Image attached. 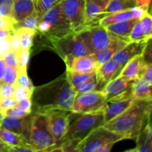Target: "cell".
Returning <instances> with one entry per match:
<instances>
[{
  "mask_svg": "<svg viewBox=\"0 0 152 152\" xmlns=\"http://www.w3.org/2000/svg\"><path fill=\"white\" fill-rule=\"evenodd\" d=\"M131 10H132V13H133L134 17L137 19H140L145 12L148 11V10H145V9L142 8L141 7H138V6H134V7H131Z\"/></svg>",
  "mask_w": 152,
  "mask_h": 152,
  "instance_id": "obj_49",
  "label": "cell"
},
{
  "mask_svg": "<svg viewBox=\"0 0 152 152\" xmlns=\"http://www.w3.org/2000/svg\"><path fill=\"white\" fill-rule=\"evenodd\" d=\"M137 20L139 19H132L129 20L123 21V22H117V23L108 25L105 28L111 35L121 39L130 42L129 39V35Z\"/></svg>",
  "mask_w": 152,
  "mask_h": 152,
  "instance_id": "obj_22",
  "label": "cell"
},
{
  "mask_svg": "<svg viewBox=\"0 0 152 152\" xmlns=\"http://www.w3.org/2000/svg\"><path fill=\"white\" fill-rule=\"evenodd\" d=\"M41 18L38 16L37 12H34L33 14L30 15L28 17L25 18L22 20L19 21L15 23V30H17L21 28H28L33 31H35L37 33V28H38L39 23L40 22Z\"/></svg>",
  "mask_w": 152,
  "mask_h": 152,
  "instance_id": "obj_29",
  "label": "cell"
},
{
  "mask_svg": "<svg viewBox=\"0 0 152 152\" xmlns=\"http://www.w3.org/2000/svg\"><path fill=\"white\" fill-rule=\"evenodd\" d=\"M1 96H0V101H1Z\"/></svg>",
  "mask_w": 152,
  "mask_h": 152,
  "instance_id": "obj_55",
  "label": "cell"
},
{
  "mask_svg": "<svg viewBox=\"0 0 152 152\" xmlns=\"http://www.w3.org/2000/svg\"><path fill=\"white\" fill-rule=\"evenodd\" d=\"M4 114H3L2 111L0 109V125H1V122H2V120H3V118H4Z\"/></svg>",
  "mask_w": 152,
  "mask_h": 152,
  "instance_id": "obj_54",
  "label": "cell"
},
{
  "mask_svg": "<svg viewBox=\"0 0 152 152\" xmlns=\"http://www.w3.org/2000/svg\"><path fill=\"white\" fill-rule=\"evenodd\" d=\"M129 39L130 42L141 41V40H145V39L149 40L148 39H147L146 37H145V35H144L139 20L137 21L134 26L133 28H132L130 35H129Z\"/></svg>",
  "mask_w": 152,
  "mask_h": 152,
  "instance_id": "obj_36",
  "label": "cell"
},
{
  "mask_svg": "<svg viewBox=\"0 0 152 152\" xmlns=\"http://www.w3.org/2000/svg\"><path fill=\"white\" fill-rule=\"evenodd\" d=\"M121 71L122 68L120 65L112 59L99 65L96 71L97 90L99 91V88H100V91H102L104 86L111 80L117 77Z\"/></svg>",
  "mask_w": 152,
  "mask_h": 152,
  "instance_id": "obj_17",
  "label": "cell"
},
{
  "mask_svg": "<svg viewBox=\"0 0 152 152\" xmlns=\"http://www.w3.org/2000/svg\"><path fill=\"white\" fill-rule=\"evenodd\" d=\"M146 64L142 54L137 55L129 61L119 75L131 80H136L140 78L142 69ZM118 75V76H119Z\"/></svg>",
  "mask_w": 152,
  "mask_h": 152,
  "instance_id": "obj_19",
  "label": "cell"
},
{
  "mask_svg": "<svg viewBox=\"0 0 152 152\" xmlns=\"http://www.w3.org/2000/svg\"><path fill=\"white\" fill-rule=\"evenodd\" d=\"M60 5L74 32L85 28V0H62Z\"/></svg>",
  "mask_w": 152,
  "mask_h": 152,
  "instance_id": "obj_10",
  "label": "cell"
},
{
  "mask_svg": "<svg viewBox=\"0 0 152 152\" xmlns=\"http://www.w3.org/2000/svg\"><path fill=\"white\" fill-rule=\"evenodd\" d=\"M77 34L83 42L90 54H94L105 48L115 37L111 35L106 28L98 24L86 25Z\"/></svg>",
  "mask_w": 152,
  "mask_h": 152,
  "instance_id": "obj_5",
  "label": "cell"
},
{
  "mask_svg": "<svg viewBox=\"0 0 152 152\" xmlns=\"http://www.w3.org/2000/svg\"><path fill=\"white\" fill-rule=\"evenodd\" d=\"M134 98H127V99H115L107 102L106 107L103 111L104 123H106L110 120H113L124 112L128 108L131 106L132 102H134Z\"/></svg>",
  "mask_w": 152,
  "mask_h": 152,
  "instance_id": "obj_18",
  "label": "cell"
},
{
  "mask_svg": "<svg viewBox=\"0 0 152 152\" xmlns=\"http://www.w3.org/2000/svg\"><path fill=\"white\" fill-rule=\"evenodd\" d=\"M32 118V113L22 117H11L4 116L0 125V128L19 134L25 137V139L29 142Z\"/></svg>",
  "mask_w": 152,
  "mask_h": 152,
  "instance_id": "obj_13",
  "label": "cell"
},
{
  "mask_svg": "<svg viewBox=\"0 0 152 152\" xmlns=\"http://www.w3.org/2000/svg\"><path fill=\"white\" fill-rule=\"evenodd\" d=\"M9 148L10 146L4 143L0 138V152H9Z\"/></svg>",
  "mask_w": 152,
  "mask_h": 152,
  "instance_id": "obj_52",
  "label": "cell"
},
{
  "mask_svg": "<svg viewBox=\"0 0 152 152\" xmlns=\"http://www.w3.org/2000/svg\"><path fill=\"white\" fill-rule=\"evenodd\" d=\"M125 140L124 137L116 134L103 126L92 130L82 140L75 148L76 152H96L104 145L109 142H117Z\"/></svg>",
  "mask_w": 152,
  "mask_h": 152,
  "instance_id": "obj_6",
  "label": "cell"
},
{
  "mask_svg": "<svg viewBox=\"0 0 152 152\" xmlns=\"http://www.w3.org/2000/svg\"><path fill=\"white\" fill-rule=\"evenodd\" d=\"M148 41V40L145 39L141 41L129 42L113 56L112 59L123 69L124 65L130 59L137 55L142 54Z\"/></svg>",
  "mask_w": 152,
  "mask_h": 152,
  "instance_id": "obj_14",
  "label": "cell"
},
{
  "mask_svg": "<svg viewBox=\"0 0 152 152\" xmlns=\"http://www.w3.org/2000/svg\"><path fill=\"white\" fill-rule=\"evenodd\" d=\"M50 42L65 62H68L77 56L90 54L83 42L75 32L70 33Z\"/></svg>",
  "mask_w": 152,
  "mask_h": 152,
  "instance_id": "obj_8",
  "label": "cell"
},
{
  "mask_svg": "<svg viewBox=\"0 0 152 152\" xmlns=\"http://www.w3.org/2000/svg\"><path fill=\"white\" fill-rule=\"evenodd\" d=\"M71 114V111L62 109L52 110L45 114L55 144L59 142L65 135L69 123Z\"/></svg>",
  "mask_w": 152,
  "mask_h": 152,
  "instance_id": "obj_12",
  "label": "cell"
},
{
  "mask_svg": "<svg viewBox=\"0 0 152 152\" xmlns=\"http://www.w3.org/2000/svg\"><path fill=\"white\" fill-rule=\"evenodd\" d=\"M132 19H135V18L134 17L131 8H129L103 16L98 21V25H101L104 28H106L107 26L111 25V24L123 22V21L129 20Z\"/></svg>",
  "mask_w": 152,
  "mask_h": 152,
  "instance_id": "obj_25",
  "label": "cell"
},
{
  "mask_svg": "<svg viewBox=\"0 0 152 152\" xmlns=\"http://www.w3.org/2000/svg\"><path fill=\"white\" fill-rule=\"evenodd\" d=\"M106 105L107 100L103 92L93 91L76 94L71 111L75 114H103Z\"/></svg>",
  "mask_w": 152,
  "mask_h": 152,
  "instance_id": "obj_7",
  "label": "cell"
},
{
  "mask_svg": "<svg viewBox=\"0 0 152 152\" xmlns=\"http://www.w3.org/2000/svg\"><path fill=\"white\" fill-rule=\"evenodd\" d=\"M132 1H133V0H132Z\"/></svg>",
  "mask_w": 152,
  "mask_h": 152,
  "instance_id": "obj_57",
  "label": "cell"
},
{
  "mask_svg": "<svg viewBox=\"0 0 152 152\" xmlns=\"http://www.w3.org/2000/svg\"><path fill=\"white\" fill-rule=\"evenodd\" d=\"M140 78L148 83H152V65L151 62H146L142 69Z\"/></svg>",
  "mask_w": 152,
  "mask_h": 152,
  "instance_id": "obj_47",
  "label": "cell"
},
{
  "mask_svg": "<svg viewBox=\"0 0 152 152\" xmlns=\"http://www.w3.org/2000/svg\"><path fill=\"white\" fill-rule=\"evenodd\" d=\"M134 81L119 75L108 82L102 89L107 102L133 97L132 87Z\"/></svg>",
  "mask_w": 152,
  "mask_h": 152,
  "instance_id": "obj_11",
  "label": "cell"
},
{
  "mask_svg": "<svg viewBox=\"0 0 152 152\" xmlns=\"http://www.w3.org/2000/svg\"><path fill=\"white\" fill-rule=\"evenodd\" d=\"M15 83L28 89L32 92L34 89V86H33L31 80L27 74V68L17 69V76H16V83Z\"/></svg>",
  "mask_w": 152,
  "mask_h": 152,
  "instance_id": "obj_32",
  "label": "cell"
},
{
  "mask_svg": "<svg viewBox=\"0 0 152 152\" xmlns=\"http://www.w3.org/2000/svg\"><path fill=\"white\" fill-rule=\"evenodd\" d=\"M16 31L19 33L22 49H28V50H30V48L32 46L34 35L37 32L35 31L25 28H19Z\"/></svg>",
  "mask_w": 152,
  "mask_h": 152,
  "instance_id": "obj_30",
  "label": "cell"
},
{
  "mask_svg": "<svg viewBox=\"0 0 152 152\" xmlns=\"http://www.w3.org/2000/svg\"><path fill=\"white\" fill-rule=\"evenodd\" d=\"M75 96L65 74L50 83L34 88L31 96L32 112L45 114L55 109L71 111Z\"/></svg>",
  "mask_w": 152,
  "mask_h": 152,
  "instance_id": "obj_1",
  "label": "cell"
},
{
  "mask_svg": "<svg viewBox=\"0 0 152 152\" xmlns=\"http://www.w3.org/2000/svg\"><path fill=\"white\" fill-rule=\"evenodd\" d=\"M16 107L21 108V109L25 111V112L28 113V114L32 113V102H31V98H25L23 99H21L20 101L17 102Z\"/></svg>",
  "mask_w": 152,
  "mask_h": 152,
  "instance_id": "obj_46",
  "label": "cell"
},
{
  "mask_svg": "<svg viewBox=\"0 0 152 152\" xmlns=\"http://www.w3.org/2000/svg\"><path fill=\"white\" fill-rule=\"evenodd\" d=\"M114 144H115V142H109V143L105 144V145H104L103 146H102L101 148H99L96 152H108V151H110Z\"/></svg>",
  "mask_w": 152,
  "mask_h": 152,
  "instance_id": "obj_51",
  "label": "cell"
},
{
  "mask_svg": "<svg viewBox=\"0 0 152 152\" xmlns=\"http://www.w3.org/2000/svg\"><path fill=\"white\" fill-rule=\"evenodd\" d=\"M28 152V151H36L32 145H19V146L10 147L9 152Z\"/></svg>",
  "mask_w": 152,
  "mask_h": 152,
  "instance_id": "obj_48",
  "label": "cell"
},
{
  "mask_svg": "<svg viewBox=\"0 0 152 152\" xmlns=\"http://www.w3.org/2000/svg\"><path fill=\"white\" fill-rule=\"evenodd\" d=\"M79 117L69 120L67 131L59 142L53 146L59 145L61 142L71 139H77L81 141L92 130L104 126V117L102 113L98 114H78ZM52 147V146H51Z\"/></svg>",
  "mask_w": 152,
  "mask_h": 152,
  "instance_id": "obj_3",
  "label": "cell"
},
{
  "mask_svg": "<svg viewBox=\"0 0 152 152\" xmlns=\"http://www.w3.org/2000/svg\"><path fill=\"white\" fill-rule=\"evenodd\" d=\"M13 0H0V16H11Z\"/></svg>",
  "mask_w": 152,
  "mask_h": 152,
  "instance_id": "obj_42",
  "label": "cell"
},
{
  "mask_svg": "<svg viewBox=\"0 0 152 152\" xmlns=\"http://www.w3.org/2000/svg\"><path fill=\"white\" fill-rule=\"evenodd\" d=\"M16 76H17V69L9 65H6L5 72L1 83L14 84L16 83Z\"/></svg>",
  "mask_w": 152,
  "mask_h": 152,
  "instance_id": "obj_40",
  "label": "cell"
},
{
  "mask_svg": "<svg viewBox=\"0 0 152 152\" xmlns=\"http://www.w3.org/2000/svg\"><path fill=\"white\" fill-rule=\"evenodd\" d=\"M15 23L16 21L12 18V16H0V30L7 31L10 34H13L16 31Z\"/></svg>",
  "mask_w": 152,
  "mask_h": 152,
  "instance_id": "obj_35",
  "label": "cell"
},
{
  "mask_svg": "<svg viewBox=\"0 0 152 152\" xmlns=\"http://www.w3.org/2000/svg\"><path fill=\"white\" fill-rule=\"evenodd\" d=\"M36 12L35 2L33 0H13L11 16L16 22L22 20Z\"/></svg>",
  "mask_w": 152,
  "mask_h": 152,
  "instance_id": "obj_21",
  "label": "cell"
},
{
  "mask_svg": "<svg viewBox=\"0 0 152 152\" xmlns=\"http://www.w3.org/2000/svg\"><path fill=\"white\" fill-rule=\"evenodd\" d=\"M109 0H85V27L97 25Z\"/></svg>",
  "mask_w": 152,
  "mask_h": 152,
  "instance_id": "obj_15",
  "label": "cell"
},
{
  "mask_svg": "<svg viewBox=\"0 0 152 152\" xmlns=\"http://www.w3.org/2000/svg\"><path fill=\"white\" fill-rule=\"evenodd\" d=\"M0 138L4 143L10 147L19 146V145H31L22 135L1 128H0Z\"/></svg>",
  "mask_w": 152,
  "mask_h": 152,
  "instance_id": "obj_26",
  "label": "cell"
},
{
  "mask_svg": "<svg viewBox=\"0 0 152 152\" xmlns=\"http://www.w3.org/2000/svg\"><path fill=\"white\" fill-rule=\"evenodd\" d=\"M65 65L68 71L83 74L96 72L99 66L94 54L77 56L73 58L71 60L65 62Z\"/></svg>",
  "mask_w": 152,
  "mask_h": 152,
  "instance_id": "obj_16",
  "label": "cell"
},
{
  "mask_svg": "<svg viewBox=\"0 0 152 152\" xmlns=\"http://www.w3.org/2000/svg\"><path fill=\"white\" fill-rule=\"evenodd\" d=\"M6 68V64L4 63V60H3L2 57L0 56V83L2 80L3 77H4V72H5Z\"/></svg>",
  "mask_w": 152,
  "mask_h": 152,
  "instance_id": "obj_50",
  "label": "cell"
},
{
  "mask_svg": "<svg viewBox=\"0 0 152 152\" xmlns=\"http://www.w3.org/2000/svg\"><path fill=\"white\" fill-rule=\"evenodd\" d=\"M10 49L16 52H19L22 49L20 44V39H19V33L17 31H15L13 34L10 35Z\"/></svg>",
  "mask_w": 152,
  "mask_h": 152,
  "instance_id": "obj_45",
  "label": "cell"
},
{
  "mask_svg": "<svg viewBox=\"0 0 152 152\" xmlns=\"http://www.w3.org/2000/svg\"><path fill=\"white\" fill-rule=\"evenodd\" d=\"M145 128L142 129L138 136L137 137V147L134 149L128 150L127 151L134 152H151V121L148 120Z\"/></svg>",
  "mask_w": 152,
  "mask_h": 152,
  "instance_id": "obj_23",
  "label": "cell"
},
{
  "mask_svg": "<svg viewBox=\"0 0 152 152\" xmlns=\"http://www.w3.org/2000/svg\"><path fill=\"white\" fill-rule=\"evenodd\" d=\"M140 23L141 28H142V32L147 39H150L152 37V19L151 15L148 11L145 12L143 16L139 19Z\"/></svg>",
  "mask_w": 152,
  "mask_h": 152,
  "instance_id": "obj_34",
  "label": "cell"
},
{
  "mask_svg": "<svg viewBox=\"0 0 152 152\" xmlns=\"http://www.w3.org/2000/svg\"><path fill=\"white\" fill-rule=\"evenodd\" d=\"M14 91V84L0 83V96L1 98L13 96Z\"/></svg>",
  "mask_w": 152,
  "mask_h": 152,
  "instance_id": "obj_43",
  "label": "cell"
},
{
  "mask_svg": "<svg viewBox=\"0 0 152 152\" xmlns=\"http://www.w3.org/2000/svg\"><path fill=\"white\" fill-rule=\"evenodd\" d=\"M11 34H10V33L7 32V31H3V30H0V39L2 38H4V37H7V36L11 35Z\"/></svg>",
  "mask_w": 152,
  "mask_h": 152,
  "instance_id": "obj_53",
  "label": "cell"
},
{
  "mask_svg": "<svg viewBox=\"0 0 152 152\" xmlns=\"http://www.w3.org/2000/svg\"><path fill=\"white\" fill-rule=\"evenodd\" d=\"M62 0H36L35 2V10L38 16L40 18L42 17L45 13L54 7Z\"/></svg>",
  "mask_w": 152,
  "mask_h": 152,
  "instance_id": "obj_31",
  "label": "cell"
},
{
  "mask_svg": "<svg viewBox=\"0 0 152 152\" xmlns=\"http://www.w3.org/2000/svg\"><path fill=\"white\" fill-rule=\"evenodd\" d=\"M66 77L73 88L83 82L87 81L91 79L96 78V72L83 74V73H77L68 71H66Z\"/></svg>",
  "mask_w": 152,
  "mask_h": 152,
  "instance_id": "obj_28",
  "label": "cell"
},
{
  "mask_svg": "<svg viewBox=\"0 0 152 152\" xmlns=\"http://www.w3.org/2000/svg\"><path fill=\"white\" fill-rule=\"evenodd\" d=\"M16 104H17V101L13 98V96L3 97L0 101V109L4 110L15 107L16 106Z\"/></svg>",
  "mask_w": 152,
  "mask_h": 152,
  "instance_id": "obj_44",
  "label": "cell"
},
{
  "mask_svg": "<svg viewBox=\"0 0 152 152\" xmlns=\"http://www.w3.org/2000/svg\"><path fill=\"white\" fill-rule=\"evenodd\" d=\"M30 59V50L28 49H21L17 52V60H18V68H27L28 62Z\"/></svg>",
  "mask_w": 152,
  "mask_h": 152,
  "instance_id": "obj_39",
  "label": "cell"
},
{
  "mask_svg": "<svg viewBox=\"0 0 152 152\" xmlns=\"http://www.w3.org/2000/svg\"><path fill=\"white\" fill-rule=\"evenodd\" d=\"M4 116L11 117H22L29 114L28 113L25 112V111L22 110L18 107H12V108H7V109L1 110Z\"/></svg>",
  "mask_w": 152,
  "mask_h": 152,
  "instance_id": "obj_41",
  "label": "cell"
},
{
  "mask_svg": "<svg viewBox=\"0 0 152 152\" xmlns=\"http://www.w3.org/2000/svg\"><path fill=\"white\" fill-rule=\"evenodd\" d=\"M33 1H36V0H33Z\"/></svg>",
  "mask_w": 152,
  "mask_h": 152,
  "instance_id": "obj_56",
  "label": "cell"
},
{
  "mask_svg": "<svg viewBox=\"0 0 152 152\" xmlns=\"http://www.w3.org/2000/svg\"><path fill=\"white\" fill-rule=\"evenodd\" d=\"M134 6L135 5L132 0H109L102 17L116 12L129 9Z\"/></svg>",
  "mask_w": 152,
  "mask_h": 152,
  "instance_id": "obj_27",
  "label": "cell"
},
{
  "mask_svg": "<svg viewBox=\"0 0 152 152\" xmlns=\"http://www.w3.org/2000/svg\"><path fill=\"white\" fill-rule=\"evenodd\" d=\"M3 60H4V63L6 65H9L15 68L16 69L18 68V60H17V52L14 51V50H8L6 51L4 54L1 56Z\"/></svg>",
  "mask_w": 152,
  "mask_h": 152,
  "instance_id": "obj_38",
  "label": "cell"
},
{
  "mask_svg": "<svg viewBox=\"0 0 152 152\" xmlns=\"http://www.w3.org/2000/svg\"><path fill=\"white\" fill-rule=\"evenodd\" d=\"M97 90V82L96 78L91 79V80L85 81L83 83H80L77 86H76L74 88V92L76 94H80L87 93V92L93 91Z\"/></svg>",
  "mask_w": 152,
  "mask_h": 152,
  "instance_id": "obj_33",
  "label": "cell"
},
{
  "mask_svg": "<svg viewBox=\"0 0 152 152\" xmlns=\"http://www.w3.org/2000/svg\"><path fill=\"white\" fill-rule=\"evenodd\" d=\"M151 101L134 99L129 108L103 126L125 139H134L143 129L145 121L151 120Z\"/></svg>",
  "mask_w": 152,
  "mask_h": 152,
  "instance_id": "obj_2",
  "label": "cell"
},
{
  "mask_svg": "<svg viewBox=\"0 0 152 152\" xmlns=\"http://www.w3.org/2000/svg\"><path fill=\"white\" fill-rule=\"evenodd\" d=\"M152 83L142 79H137L134 81L132 87V96L134 99L151 101Z\"/></svg>",
  "mask_w": 152,
  "mask_h": 152,
  "instance_id": "obj_24",
  "label": "cell"
},
{
  "mask_svg": "<svg viewBox=\"0 0 152 152\" xmlns=\"http://www.w3.org/2000/svg\"><path fill=\"white\" fill-rule=\"evenodd\" d=\"M31 96H32V91L16 83H14V91H13V96L17 102L25 98H31Z\"/></svg>",
  "mask_w": 152,
  "mask_h": 152,
  "instance_id": "obj_37",
  "label": "cell"
},
{
  "mask_svg": "<svg viewBox=\"0 0 152 152\" xmlns=\"http://www.w3.org/2000/svg\"><path fill=\"white\" fill-rule=\"evenodd\" d=\"M128 42H129L121 39L117 37H114V39L105 48L102 49L94 54V56L96 60L98 65H102V64L106 62L107 61L112 59L113 56L120 49L123 48Z\"/></svg>",
  "mask_w": 152,
  "mask_h": 152,
  "instance_id": "obj_20",
  "label": "cell"
},
{
  "mask_svg": "<svg viewBox=\"0 0 152 152\" xmlns=\"http://www.w3.org/2000/svg\"><path fill=\"white\" fill-rule=\"evenodd\" d=\"M33 113L29 142L36 151H45L55 144L45 114Z\"/></svg>",
  "mask_w": 152,
  "mask_h": 152,
  "instance_id": "obj_4",
  "label": "cell"
},
{
  "mask_svg": "<svg viewBox=\"0 0 152 152\" xmlns=\"http://www.w3.org/2000/svg\"><path fill=\"white\" fill-rule=\"evenodd\" d=\"M40 20L47 21L50 23V29L45 34L50 41L74 32L69 22L62 12L60 2L45 13Z\"/></svg>",
  "mask_w": 152,
  "mask_h": 152,
  "instance_id": "obj_9",
  "label": "cell"
}]
</instances>
